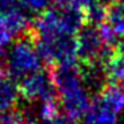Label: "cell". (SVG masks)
Returning a JSON list of instances; mask_svg holds the SVG:
<instances>
[{
    "instance_id": "3957f363",
    "label": "cell",
    "mask_w": 124,
    "mask_h": 124,
    "mask_svg": "<svg viewBox=\"0 0 124 124\" xmlns=\"http://www.w3.org/2000/svg\"><path fill=\"white\" fill-rule=\"evenodd\" d=\"M11 72L17 79H24L38 71L43 70V60L36 49L35 44L19 43L14 48L9 59Z\"/></svg>"
},
{
    "instance_id": "277c9868",
    "label": "cell",
    "mask_w": 124,
    "mask_h": 124,
    "mask_svg": "<svg viewBox=\"0 0 124 124\" xmlns=\"http://www.w3.org/2000/svg\"><path fill=\"white\" fill-rule=\"evenodd\" d=\"M117 119L119 113L96 96L91 101V105L81 121L83 124H117Z\"/></svg>"
},
{
    "instance_id": "5b68a950",
    "label": "cell",
    "mask_w": 124,
    "mask_h": 124,
    "mask_svg": "<svg viewBox=\"0 0 124 124\" xmlns=\"http://www.w3.org/2000/svg\"><path fill=\"white\" fill-rule=\"evenodd\" d=\"M1 124H25V119L20 112H7L1 119Z\"/></svg>"
},
{
    "instance_id": "6da1fadb",
    "label": "cell",
    "mask_w": 124,
    "mask_h": 124,
    "mask_svg": "<svg viewBox=\"0 0 124 124\" xmlns=\"http://www.w3.org/2000/svg\"><path fill=\"white\" fill-rule=\"evenodd\" d=\"M51 76L62 113L72 123L81 120L91 105V95L78 65L52 68Z\"/></svg>"
},
{
    "instance_id": "7a4b0ae2",
    "label": "cell",
    "mask_w": 124,
    "mask_h": 124,
    "mask_svg": "<svg viewBox=\"0 0 124 124\" xmlns=\"http://www.w3.org/2000/svg\"><path fill=\"white\" fill-rule=\"evenodd\" d=\"M19 91L28 101L47 103L57 101V93L54 85L51 72L40 70L20 80Z\"/></svg>"
}]
</instances>
